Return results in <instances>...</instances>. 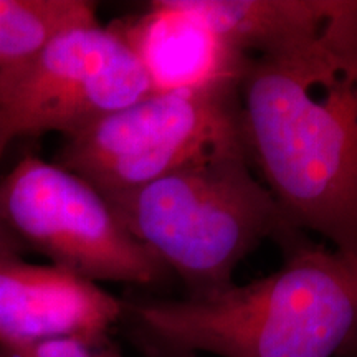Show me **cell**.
<instances>
[{"label":"cell","instance_id":"6da1fadb","mask_svg":"<svg viewBox=\"0 0 357 357\" xmlns=\"http://www.w3.org/2000/svg\"><path fill=\"white\" fill-rule=\"evenodd\" d=\"M250 164L300 231L357 258V0L316 33L248 56L238 86Z\"/></svg>","mask_w":357,"mask_h":357},{"label":"cell","instance_id":"7a4b0ae2","mask_svg":"<svg viewBox=\"0 0 357 357\" xmlns=\"http://www.w3.org/2000/svg\"><path fill=\"white\" fill-rule=\"evenodd\" d=\"M154 357H334L357 334V258L298 240L271 275L207 296L124 301Z\"/></svg>","mask_w":357,"mask_h":357},{"label":"cell","instance_id":"3957f363","mask_svg":"<svg viewBox=\"0 0 357 357\" xmlns=\"http://www.w3.org/2000/svg\"><path fill=\"white\" fill-rule=\"evenodd\" d=\"M105 199L129 234L184 281L189 296L231 287L240 263L265 240L287 248L305 238L253 174L247 149L208 155Z\"/></svg>","mask_w":357,"mask_h":357},{"label":"cell","instance_id":"277c9868","mask_svg":"<svg viewBox=\"0 0 357 357\" xmlns=\"http://www.w3.org/2000/svg\"><path fill=\"white\" fill-rule=\"evenodd\" d=\"M238 86L151 93L65 137L56 164L114 197L208 155L245 149Z\"/></svg>","mask_w":357,"mask_h":357},{"label":"cell","instance_id":"5b68a950","mask_svg":"<svg viewBox=\"0 0 357 357\" xmlns=\"http://www.w3.org/2000/svg\"><path fill=\"white\" fill-rule=\"evenodd\" d=\"M7 231L53 266L93 283H166L169 270L126 230L105 195L58 164L29 155L0 184Z\"/></svg>","mask_w":357,"mask_h":357},{"label":"cell","instance_id":"8992f818","mask_svg":"<svg viewBox=\"0 0 357 357\" xmlns=\"http://www.w3.org/2000/svg\"><path fill=\"white\" fill-rule=\"evenodd\" d=\"M147 95L144 70L111 26H73L0 75V136L70 137Z\"/></svg>","mask_w":357,"mask_h":357},{"label":"cell","instance_id":"52a82bcc","mask_svg":"<svg viewBox=\"0 0 357 357\" xmlns=\"http://www.w3.org/2000/svg\"><path fill=\"white\" fill-rule=\"evenodd\" d=\"M124 301L53 265L0 255V349L60 337H101L123 318Z\"/></svg>","mask_w":357,"mask_h":357},{"label":"cell","instance_id":"ba28073f","mask_svg":"<svg viewBox=\"0 0 357 357\" xmlns=\"http://www.w3.org/2000/svg\"><path fill=\"white\" fill-rule=\"evenodd\" d=\"M111 29L141 63L151 93L240 84L248 61L189 0H155L144 13L116 22Z\"/></svg>","mask_w":357,"mask_h":357},{"label":"cell","instance_id":"9c48e42d","mask_svg":"<svg viewBox=\"0 0 357 357\" xmlns=\"http://www.w3.org/2000/svg\"><path fill=\"white\" fill-rule=\"evenodd\" d=\"M223 38L243 55L283 48L316 33L337 0H189Z\"/></svg>","mask_w":357,"mask_h":357},{"label":"cell","instance_id":"30bf717a","mask_svg":"<svg viewBox=\"0 0 357 357\" xmlns=\"http://www.w3.org/2000/svg\"><path fill=\"white\" fill-rule=\"evenodd\" d=\"M86 0H0V75L24 65L56 35L96 24Z\"/></svg>","mask_w":357,"mask_h":357},{"label":"cell","instance_id":"8fae6325","mask_svg":"<svg viewBox=\"0 0 357 357\" xmlns=\"http://www.w3.org/2000/svg\"><path fill=\"white\" fill-rule=\"evenodd\" d=\"M6 352L7 357H124L108 336L60 337Z\"/></svg>","mask_w":357,"mask_h":357},{"label":"cell","instance_id":"7c38bea8","mask_svg":"<svg viewBox=\"0 0 357 357\" xmlns=\"http://www.w3.org/2000/svg\"><path fill=\"white\" fill-rule=\"evenodd\" d=\"M8 146H10V142H8L6 137L0 136V159H2V155L7 151ZM8 236H10V234L7 231L6 225H3L2 215H0V255H2V253H13L10 242H8Z\"/></svg>","mask_w":357,"mask_h":357},{"label":"cell","instance_id":"4fadbf2b","mask_svg":"<svg viewBox=\"0 0 357 357\" xmlns=\"http://www.w3.org/2000/svg\"><path fill=\"white\" fill-rule=\"evenodd\" d=\"M341 354H344L347 357H357V334H356V337L349 342V344L346 346V349L342 351Z\"/></svg>","mask_w":357,"mask_h":357},{"label":"cell","instance_id":"5bb4252c","mask_svg":"<svg viewBox=\"0 0 357 357\" xmlns=\"http://www.w3.org/2000/svg\"><path fill=\"white\" fill-rule=\"evenodd\" d=\"M0 357H7V356H6V352H3L2 349H0Z\"/></svg>","mask_w":357,"mask_h":357}]
</instances>
